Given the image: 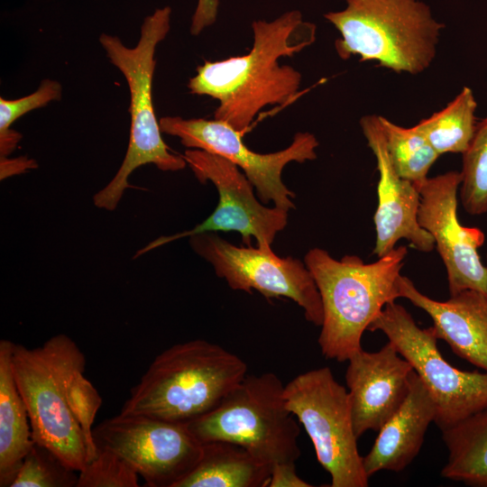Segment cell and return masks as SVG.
<instances>
[{"label": "cell", "instance_id": "1", "mask_svg": "<svg viewBox=\"0 0 487 487\" xmlns=\"http://www.w3.org/2000/svg\"><path fill=\"white\" fill-rule=\"evenodd\" d=\"M253 44L243 56L218 61L206 60L188 81L192 94L219 102L214 118L244 133L259 112L269 105H282L295 96L301 74L280 65L316 40V25L303 20L299 10L285 12L271 22L252 23Z\"/></svg>", "mask_w": 487, "mask_h": 487}, {"label": "cell", "instance_id": "2", "mask_svg": "<svg viewBox=\"0 0 487 487\" xmlns=\"http://www.w3.org/2000/svg\"><path fill=\"white\" fill-rule=\"evenodd\" d=\"M407 253L400 245L371 263L356 255L335 260L320 248L306 253L304 262L322 301L317 341L326 358L342 363L362 349L363 332L388 303L399 299L397 280Z\"/></svg>", "mask_w": 487, "mask_h": 487}, {"label": "cell", "instance_id": "3", "mask_svg": "<svg viewBox=\"0 0 487 487\" xmlns=\"http://www.w3.org/2000/svg\"><path fill=\"white\" fill-rule=\"evenodd\" d=\"M246 373V363L218 345L176 344L153 359L120 413L188 424L216 408Z\"/></svg>", "mask_w": 487, "mask_h": 487}, {"label": "cell", "instance_id": "4", "mask_svg": "<svg viewBox=\"0 0 487 487\" xmlns=\"http://www.w3.org/2000/svg\"><path fill=\"white\" fill-rule=\"evenodd\" d=\"M325 18L340 32L335 41L344 60L377 61L397 73L418 74L432 63L443 23L417 0H346Z\"/></svg>", "mask_w": 487, "mask_h": 487}, {"label": "cell", "instance_id": "5", "mask_svg": "<svg viewBox=\"0 0 487 487\" xmlns=\"http://www.w3.org/2000/svg\"><path fill=\"white\" fill-rule=\"evenodd\" d=\"M170 16L171 8L164 6L145 17L140 39L133 48L124 45L116 36L102 33L99 37L110 62L127 81L131 127L127 151L119 170L93 198L98 208L115 209L124 190L131 186L129 176L142 165L154 164L163 171H178L187 165L183 156L171 153L165 144L152 98L155 51L170 29Z\"/></svg>", "mask_w": 487, "mask_h": 487}, {"label": "cell", "instance_id": "6", "mask_svg": "<svg viewBox=\"0 0 487 487\" xmlns=\"http://www.w3.org/2000/svg\"><path fill=\"white\" fill-rule=\"evenodd\" d=\"M84 358L76 342L64 334L34 348L14 344L12 355L34 443L49 448L77 472L85 467L88 455L83 431L68 401L67 381L75 364Z\"/></svg>", "mask_w": 487, "mask_h": 487}, {"label": "cell", "instance_id": "7", "mask_svg": "<svg viewBox=\"0 0 487 487\" xmlns=\"http://www.w3.org/2000/svg\"><path fill=\"white\" fill-rule=\"evenodd\" d=\"M274 372L247 375L207 414L187 424L201 444L239 445L268 464L295 463L301 455L299 426L286 405Z\"/></svg>", "mask_w": 487, "mask_h": 487}, {"label": "cell", "instance_id": "8", "mask_svg": "<svg viewBox=\"0 0 487 487\" xmlns=\"http://www.w3.org/2000/svg\"><path fill=\"white\" fill-rule=\"evenodd\" d=\"M286 405L303 426L331 487H367L357 447L348 391L329 367L300 373L284 387Z\"/></svg>", "mask_w": 487, "mask_h": 487}, {"label": "cell", "instance_id": "9", "mask_svg": "<svg viewBox=\"0 0 487 487\" xmlns=\"http://www.w3.org/2000/svg\"><path fill=\"white\" fill-rule=\"evenodd\" d=\"M367 330L382 332L410 363L436 404L434 422L441 431L487 408V372L451 365L437 348L432 326L420 328L403 306L388 303Z\"/></svg>", "mask_w": 487, "mask_h": 487}, {"label": "cell", "instance_id": "10", "mask_svg": "<svg viewBox=\"0 0 487 487\" xmlns=\"http://www.w3.org/2000/svg\"><path fill=\"white\" fill-rule=\"evenodd\" d=\"M189 244L232 289L250 294L254 289L268 299L288 298L303 309L308 322L321 326V297L305 262L290 256H277L271 248L235 246L216 232L194 234Z\"/></svg>", "mask_w": 487, "mask_h": 487}, {"label": "cell", "instance_id": "11", "mask_svg": "<svg viewBox=\"0 0 487 487\" xmlns=\"http://www.w3.org/2000/svg\"><path fill=\"white\" fill-rule=\"evenodd\" d=\"M96 449L124 458L147 487H177L198 464L202 444L187 424L142 415H118L93 428Z\"/></svg>", "mask_w": 487, "mask_h": 487}, {"label": "cell", "instance_id": "12", "mask_svg": "<svg viewBox=\"0 0 487 487\" xmlns=\"http://www.w3.org/2000/svg\"><path fill=\"white\" fill-rule=\"evenodd\" d=\"M183 158L201 183L211 181L219 195L214 212L194 228L171 236H161L137 251L133 259L176 239L207 232H231L241 234L244 245L271 248L277 234L288 224V210L263 206L254 196L253 185L229 160L198 149H188Z\"/></svg>", "mask_w": 487, "mask_h": 487}, {"label": "cell", "instance_id": "13", "mask_svg": "<svg viewBox=\"0 0 487 487\" xmlns=\"http://www.w3.org/2000/svg\"><path fill=\"white\" fill-rule=\"evenodd\" d=\"M161 133L177 136L188 149H198L229 160L244 171L256 189L261 202L275 207L295 208V194L281 179L284 167L291 162H305L317 158L318 141L310 133H297L287 148L272 153H258L248 148L237 131L222 120L184 119L165 116L159 121Z\"/></svg>", "mask_w": 487, "mask_h": 487}, {"label": "cell", "instance_id": "14", "mask_svg": "<svg viewBox=\"0 0 487 487\" xmlns=\"http://www.w3.org/2000/svg\"><path fill=\"white\" fill-rule=\"evenodd\" d=\"M460 171L427 178L418 186L419 225L427 231L445 264L450 296L465 289L487 295V266L478 253L485 240L478 227L462 225L457 217Z\"/></svg>", "mask_w": 487, "mask_h": 487}, {"label": "cell", "instance_id": "15", "mask_svg": "<svg viewBox=\"0 0 487 487\" xmlns=\"http://www.w3.org/2000/svg\"><path fill=\"white\" fill-rule=\"evenodd\" d=\"M367 144L377 163L378 205L373 216L376 239L373 254L381 257L396 248L400 239L411 247L429 253L435 248L430 234L418 222L420 193L413 182L400 178L390 160L379 115H369L360 119Z\"/></svg>", "mask_w": 487, "mask_h": 487}, {"label": "cell", "instance_id": "16", "mask_svg": "<svg viewBox=\"0 0 487 487\" xmlns=\"http://www.w3.org/2000/svg\"><path fill=\"white\" fill-rule=\"evenodd\" d=\"M345 382L354 429L359 438L379 431L406 400L413 368L388 342L377 352L363 348L348 360Z\"/></svg>", "mask_w": 487, "mask_h": 487}, {"label": "cell", "instance_id": "17", "mask_svg": "<svg viewBox=\"0 0 487 487\" xmlns=\"http://www.w3.org/2000/svg\"><path fill=\"white\" fill-rule=\"evenodd\" d=\"M399 298L409 299L433 320L437 337L446 342L459 357L487 372V295L465 289L438 301L421 293L412 280L400 275Z\"/></svg>", "mask_w": 487, "mask_h": 487}, {"label": "cell", "instance_id": "18", "mask_svg": "<svg viewBox=\"0 0 487 487\" xmlns=\"http://www.w3.org/2000/svg\"><path fill=\"white\" fill-rule=\"evenodd\" d=\"M436 413L429 391L413 371L406 400L378 431L372 447L363 457L366 475L370 478L380 471L400 472L411 464L421 449Z\"/></svg>", "mask_w": 487, "mask_h": 487}, {"label": "cell", "instance_id": "19", "mask_svg": "<svg viewBox=\"0 0 487 487\" xmlns=\"http://www.w3.org/2000/svg\"><path fill=\"white\" fill-rule=\"evenodd\" d=\"M13 342L0 340V486L11 487L34 444L26 405L18 391L12 363Z\"/></svg>", "mask_w": 487, "mask_h": 487}, {"label": "cell", "instance_id": "20", "mask_svg": "<svg viewBox=\"0 0 487 487\" xmlns=\"http://www.w3.org/2000/svg\"><path fill=\"white\" fill-rule=\"evenodd\" d=\"M196 467L177 487H268L272 465L225 441L202 444Z\"/></svg>", "mask_w": 487, "mask_h": 487}, {"label": "cell", "instance_id": "21", "mask_svg": "<svg viewBox=\"0 0 487 487\" xmlns=\"http://www.w3.org/2000/svg\"><path fill=\"white\" fill-rule=\"evenodd\" d=\"M448 458L441 476L487 487V408L442 431Z\"/></svg>", "mask_w": 487, "mask_h": 487}, {"label": "cell", "instance_id": "22", "mask_svg": "<svg viewBox=\"0 0 487 487\" xmlns=\"http://www.w3.org/2000/svg\"><path fill=\"white\" fill-rule=\"evenodd\" d=\"M476 107L472 89L464 87L446 107L420 120L415 127L439 155L464 153L476 129Z\"/></svg>", "mask_w": 487, "mask_h": 487}, {"label": "cell", "instance_id": "23", "mask_svg": "<svg viewBox=\"0 0 487 487\" xmlns=\"http://www.w3.org/2000/svg\"><path fill=\"white\" fill-rule=\"evenodd\" d=\"M386 149L397 174L418 187L440 156L414 126L402 127L379 115Z\"/></svg>", "mask_w": 487, "mask_h": 487}, {"label": "cell", "instance_id": "24", "mask_svg": "<svg viewBox=\"0 0 487 487\" xmlns=\"http://www.w3.org/2000/svg\"><path fill=\"white\" fill-rule=\"evenodd\" d=\"M463 155L460 200L471 216L487 212V117L477 122L473 139Z\"/></svg>", "mask_w": 487, "mask_h": 487}, {"label": "cell", "instance_id": "25", "mask_svg": "<svg viewBox=\"0 0 487 487\" xmlns=\"http://www.w3.org/2000/svg\"><path fill=\"white\" fill-rule=\"evenodd\" d=\"M78 479V472L68 467L49 448L34 443L11 487H77Z\"/></svg>", "mask_w": 487, "mask_h": 487}, {"label": "cell", "instance_id": "26", "mask_svg": "<svg viewBox=\"0 0 487 487\" xmlns=\"http://www.w3.org/2000/svg\"><path fill=\"white\" fill-rule=\"evenodd\" d=\"M62 87L56 80L44 79L33 93L18 98H0V155L7 157L17 146L22 134L13 129L11 124L28 112L45 106L51 101L60 100Z\"/></svg>", "mask_w": 487, "mask_h": 487}, {"label": "cell", "instance_id": "27", "mask_svg": "<svg viewBox=\"0 0 487 487\" xmlns=\"http://www.w3.org/2000/svg\"><path fill=\"white\" fill-rule=\"evenodd\" d=\"M86 358L80 360L70 371L67 381V397L70 409L83 431L88 459L91 461L97 449L93 436V424L102 405L97 390L85 375Z\"/></svg>", "mask_w": 487, "mask_h": 487}, {"label": "cell", "instance_id": "28", "mask_svg": "<svg viewBox=\"0 0 487 487\" xmlns=\"http://www.w3.org/2000/svg\"><path fill=\"white\" fill-rule=\"evenodd\" d=\"M139 474L120 455L98 448L96 456L78 472L77 487H138Z\"/></svg>", "mask_w": 487, "mask_h": 487}, {"label": "cell", "instance_id": "29", "mask_svg": "<svg viewBox=\"0 0 487 487\" xmlns=\"http://www.w3.org/2000/svg\"><path fill=\"white\" fill-rule=\"evenodd\" d=\"M312 484L300 478L295 463H279L271 467L268 487H311Z\"/></svg>", "mask_w": 487, "mask_h": 487}, {"label": "cell", "instance_id": "30", "mask_svg": "<svg viewBox=\"0 0 487 487\" xmlns=\"http://www.w3.org/2000/svg\"><path fill=\"white\" fill-rule=\"evenodd\" d=\"M218 5L219 0H198L190 25L192 35H198L205 28L215 23Z\"/></svg>", "mask_w": 487, "mask_h": 487}, {"label": "cell", "instance_id": "31", "mask_svg": "<svg viewBox=\"0 0 487 487\" xmlns=\"http://www.w3.org/2000/svg\"><path fill=\"white\" fill-rule=\"evenodd\" d=\"M37 164L32 160L22 157L19 159L10 160L7 157L1 158V179H5L14 173L23 172L27 169L36 167Z\"/></svg>", "mask_w": 487, "mask_h": 487}, {"label": "cell", "instance_id": "32", "mask_svg": "<svg viewBox=\"0 0 487 487\" xmlns=\"http://www.w3.org/2000/svg\"><path fill=\"white\" fill-rule=\"evenodd\" d=\"M486 262H487V255H486ZM487 266V265H486Z\"/></svg>", "mask_w": 487, "mask_h": 487}]
</instances>
